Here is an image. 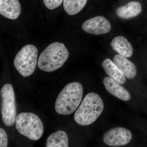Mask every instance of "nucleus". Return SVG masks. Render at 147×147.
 <instances>
[{
	"instance_id": "nucleus-17",
	"label": "nucleus",
	"mask_w": 147,
	"mask_h": 147,
	"mask_svg": "<svg viewBox=\"0 0 147 147\" xmlns=\"http://www.w3.org/2000/svg\"><path fill=\"white\" fill-rule=\"evenodd\" d=\"M43 3L47 8L53 10L57 8L62 3L63 0H43Z\"/></svg>"
},
{
	"instance_id": "nucleus-6",
	"label": "nucleus",
	"mask_w": 147,
	"mask_h": 147,
	"mask_svg": "<svg viewBox=\"0 0 147 147\" xmlns=\"http://www.w3.org/2000/svg\"><path fill=\"white\" fill-rule=\"evenodd\" d=\"M1 97L3 122L6 126H12L16 121V109L15 93L11 85L6 84L3 86Z\"/></svg>"
},
{
	"instance_id": "nucleus-13",
	"label": "nucleus",
	"mask_w": 147,
	"mask_h": 147,
	"mask_svg": "<svg viewBox=\"0 0 147 147\" xmlns=\"http://www.w3.org/2000/svg\"><path fill=\"white\" fill-rule=\"evenodd\" d=\"M110 45L113 50L125 57H130L133 55V47L125 37L120 36L115 37Z\"/></svg>"
},
{
	"instance_id": "nucleus-8",
	"label": "nucleus",
	"mask_w": 147,
	"mask_h": 147,
	"mask_svg": "<svg viewBox=\"0 0 147 147\" xmlns=\"http://www.w3.org/2000/svg\"><path fill=\"white\" fill-rule=\"evenodd\" d=\"M82 28L87 33L99 35L109 33L111 25L105 17L98 16L85 21L82 24Z\"/></svg>"
},
{
	"instance_id": "nucleus-7",
	"label": "nucleus",
	"mask_w": 147,
	"mask_h": 147,
	"mask_svg": "<svg viewBox=\"0 0 147 147\" xmlns=\"http://www.w3.org/2000/svg\"><path fill=\"white\" fill-rule=\"evenodd\" d=\"M132 136L131 131L123 127H114L104 133L103 142L111 147L125 146L130 142Z\"/></svg>"
},
{
	"instance_id": "nucleus-5",
	"label": "nucleus",
	"mask_w": 147,
	"mask_h": 147,
	"mask_svg": "<svg viewBox=\"0 0 147 147\" xmlns=\"http://www.w3.org/2000/svg\"><path fill=\"white\" fill-rule=\"evenodd\" d=\"M38 55L37 48L31 44L25 45L16 54L13 65L23 77L30 76L34 72L38 61Z\"/></svg>"
},
{
	"instance_id": "nucleus-18",
	"label": "nucleus",
	"mask_w": 147,
	"mask_h": 147,
	"mask_svg": "<svg viewBox=\"0 0 147 147\" xmlns=\"http://www.w3.org/2000/svg\"><path fill=\"white\" fill-rule=\"evenodd\" d=\"M8 146V137L3 129L0 128V147H7Z\"/></svg>"
},
{
	"instance_id": "nucleus-4",
	"label": "nucleus",
	"mask_w": 147,
	"mask_h": 147,
	"mask_svg": "<svg viewBox=\"0 0 147 147\" xmlns=\"http://www.w3.org/2000/svg\"><path fill=\"white\" fill-rule=\"evenodd\" d=\"M15 123L18 132L30 140L37 141L43 135V123L38 116L34 113H20L16 116Z\"/></svg>"
},
{
	"instance_id": "nucleus-2",
	"label": "nucleus",
	"mask_w": 147,
	"mask_h": 147,
	"mask_svg": "<svg viewBox=\"0 0 147 147\" xmlns=\"http://www.w3.org/2000/svg\"><path fill=\"white\" fill-rule=\"evenodd\" d=\"M104 103L99 95L94 92L87 94L74 113L75 122L82 126L94 123L104 109Z\"/></svg>"
},
{
	"instance_id": "nucleus-1",
	"label": "nucleus",
	"mask_w": 147,
	"mask_h": 147,
	"mask_svg": "<svg viewBox=\"0 0 147 147\" xmlns=\"http://www.w3.org/2000/svg\"><path fill=\"white\" fill-rule=\"evenodd\" d=\"M83 88L78 82H71L66 85L58 95L55 103L58 114L68 115L74 113L81 103Z\"/></svg>"
},
{
	"instance_id": "nucleus-10",
	"label": "nucleus",
	"mask_w": 147,
	"mask_h": 147,
	"mask_svg": "<svg viewBox=\"0 0 147 147\" xmlns=\"http://www.w3.org/2000/svg\"><path fill=\"white\" fill-rule=\"evenodd\" d=\"M21 12L18 0H0V14L8 19L15 20Z\"/></svg>"
},
{
	"instance_id": "nucleus-11",
	"label": "nucleus",
	"mask_w": 147,
	"mask_h": 147,
	"mask_svg": "<svg viewBox=\"0 0 147 147\" xmlns=\"http://www.w3.org/2000/svg\"><path fill=\"white\" fill-rule=\"evenodd\" d=\"M113 61L127 79H132L137 76L136 66L125 57L119 54L115 55L113 57Z\"/></svg>"
},
{
	"instance_id": "nucleus-9",
	"label": "nucleus",
	"mask_w": 147,
	"mask_h": 147,
	"mask_svg": "<svg viewBox=\"0 0 147 147\" xmlns=\"http://www.w3.org/2000/svg\"><path fill=\"white\" fill-rule=\"evenodd\" d=\"M103 83L107 91L113 96L124 101H128L131 98L129 92L111 77H105Z\"/></svg>"
},
{
	"instance_id": "nucleus-15",
	"label": "nucleus",
	"mask_w": 147,
	"mask_h": 147,
	"mask_svg": "<svg viewBox=\"0 0 147 147\" xmlns=\"http://www.w3.org/2000/svg\"><path fill=\"white\" fill-rule=\"evenodd\" d=\"M46 147H68L69 140L67 134L63 130L52 133L46 141Z\"/></svg>"
},
{
	"instance_id": "nucleus-12",
	"label": "nucleus",
	"mask_w": 147,
	"mask_h": 147,
	"mask_svg": "<svg viewBox=\"0 0 147 147\" xmlns=\"http://www.w3.org/2000/svg\"><path fill=\"white\" fill-rule=\"evenodd\" d=\"M142 11V6L140 3L131 1L118 7L116 11V13L120 18L128 19L138 16Z\"/></svg>"
},
{
	"instance_id": "nucleus-16",
	"label": "nucleus",
	"mask_w": 147,
	"mask_h": 147,
	"mask_svg": "<svg viewBox=\"0 0 147 147\" xmlns=\"http://www.w3.org/2000/svg\"><path fill=\"white\" fill-rule=\"evenodd\" d=\"M88 0H63L64 9L68 15L79 13L85 7Z\"/></svg>"
},
{
	"instance_id": "nucleus-14",
	"label": "nucleus",
	"mask_w": 147,
	"mask_h": 147,
	"mask_svg": "<svg viewBox=\"0 0 147 147\" xmlns=\"http://www.w3.org/2000/svg\"><path fill=\"white\" fill-rule=\"evenodd\" d=\"M103 69L108 76L121 84L126 82L125 76L119 69L115 64L110 59H106L102 61Z\"/></svg>"
},
{
	"instance_id": "nucleus-3",
	"label": "nucleus",
	"mask_w": 147,
	"mask_h": 147,
	"mask_svg": "<svg viewBox=\"0 0 147 147\" xmlns=\"http://www.w3.org/2000/svg\"><path fill=\"white\" fill-rule=\"evenodd\" d=\"M69 56L68 50L63 43H51L40 54L38 66L42 71L52 72L63 65Z\"/></svg>"
}]
</instances>
